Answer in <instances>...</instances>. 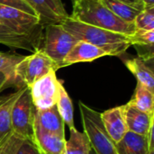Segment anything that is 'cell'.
I'll list each match as a JSON object with an SVG mask.
<instances>
[{
	"mask_svg": "<svg viewBox=\"0 0 154 154\" xmlns=\"http://www.w3.org/2000/svg\"><path fill=\"white\" fill-rule=\"evenodd\" d=\"M44 27L37 15L0 5L1 44L35 52L41 49Z\"/></svg>",
	"mask_w": 154,
	"mask_h": 154,
	"instance_id": "1",
	"label": "cell"
},
{
	"mask_svg": "<svg viewBox=\"0 0 154 154\" xmlns=\"http://www.w3.org/2000/svg\"><path fill=\"white\" fill-rule=\"evenodd\" d=\"M61 25L77 41L93 44L105 51L108 56H121L132 46L129 35L81 23L69 15L61 23Z\"/></svg>",
	"mask_w": 154,
	"mask_h": 154,
	"instance_id": "2",
	"label": "cell"
},
{
	"mask_svg": "<svg viewBox=\"0 0 154 154\" xmlns=\"http://www.w3.org/2000/svg\"><path fill=\"white\" fill-rule=\"evenodd\" d=\"M69 16L79 22L125 35H131L136 30L134 23L122 20L98 0H76Z\"/></svg>",
	"mask_w": 154,
	"mask_h": 154,
	"instance_id": "3",
	"label": "cell"
},
{
	"mask_svg": "<svg viewBox=\"0 0 154 154\" xmlns=\"http://www.w3.org/2000/svg\"><path fill=\"white\" fill-rule=\"evenodd\" d=\"M84 133L96 154H118L116 144L110 138L100 118V113L83 102H79Z\"/></svg>",
	"mask_w": 154,
	"mask_h": 154,
	"instance_id": "4",
	"label": "cell"
},
{
	"mask_svg": "<svg viewBox=\"0 0 154 154\" xmlns=\"http://www.w3.org/2000/svg\"><path fill=\"white\" fill-rule=\"evenodd\" d=\"M59 69V66L42 50H38L29 56H24L15 68L17 88H29L51 70L57 71Z\"/></svg>",
	"mask_w": 154,
	"mask_h": 154,
	"instance_id": "5",
	"label": "cell"
},
{
	"mask_svg": "<svg viewBox=\"0 0 154 154\" xmlns=\"http://www.w3.org/2000/svg\"><path fill=\"white\" fill-rule=\"evenodd\" d=\"M78 41L61 24H49L44 27L42 50L58 66L63 68V60Z\"/></svg>",
	"mask_w": 154,
	"mask_h": 154,
	"instance_id": "6",
	"label": "cell"
},
{
	"mask_svg": "<svg viewBox=\"0 0 154 154\" xmlns=\"http://www.w3.org/2000/svg\"><path fill=\"white\" fill-rule=\"evenodd\" d=\"M34 106L29 88H26L14 103L11 114L12 133L18 137L32 142Z\"/></svg>",
	"mask_w": 154,
	"mask_h": 154,
	"instance_id": "7",
	"label": "cell"
},
{
	"mask_svg": "<svg viewBox=\"0 0 154 154\" xmlns=\"http://www.w3.org/2000/svg\"><path fill=\"white\" fill-rule=\"evenodd\" d=\"M61 84L56 77V71L51 70L29 87L34 108L42 110L55 106Z\"/></svg>",
	"mask_w": 154,
	"mask_h": 154,
	"instance_id": "8",
	"label": "cell"
},
{
	"mask_svg": "<svg viewBox=\"0 0 154 154\" xmlns=\"http://www.w3.org/2000/svg\"><path fill=\"white\" fill-rule=\"evenodd\" d=\"M43 25L61 24L69 17L61 0H25Z\"/></svg>",
	"mask_w": 154,
	"mask_h": 154,
	"instance_id": "9",
	"label": "cell"
},
{
	"mask_svg": "<svg viewBox=\"0 0 154 154\" xmlns=\"http://www.w3.org/2000/svg\"><path fill=\"white\" fill-rule=\"evenodd\" d=\"M32 143L40 154H63L66 139L43 130L33 121Z\"/></svg>",
	"mask_w": 154,
	"mask_h": 154,
	"instance_id": "10",
	"label": "cell"
},
{
	"mask_svg": "<svg viewBox=\"0 0 154 154\" xmlns=\"http://www.w3.org/2000/svg\"><path fill=\"white\" fill-rule=\"evenodd\" d=\"M100 118L105 130L116 144L128 132L123 106H116L100 113Z\"/></svg>",
	"mask_w": 154,
	"mask_h": 154,
	"instance_id": "11",
	"label": "cell"
},
{
	"mask_svg": "<svg viewBox=\"0 0 154 154\" xmlns=\"http://www.w3.org/2000/svg\"><path fill=\"white\" fill-rule=\"evenodd\" d=\"M123 106L128 131L147 137L151 127L153 125L154 115L140 111L129 102Z\"/></svg>",
	"mask_w": 154,
	"mask_h": 154,
	"instance_id": "12",
	"label": "cell"
},
{
	"mask_svg": "<svg viewBox=\"0 0 154 154\" xmlns=\"http://www.w3.org/2000/svg\"><path fill=\"white\" fill-rule=\"evenodd\" d=\"M107 53L100 48L86 42L78 41L63 60L62 67H67L79 62H90Z\"/></svg>",
	"mask_w": 154,
	"mask_h": 154,
	"instance_id": "13",
	"label": "cell"
},
{
	"mask_svg": "<svg viewBox=\"0 0 154 154\" xmlns=\"http://www.w3.org/2000/svg\"><path fill=\"white\" fill-rule=\"evenodd\" d=\"M33 121L43 130L65 137V124L58 112L56 105L42 110L34 108Z\"/></svg>",
	"mask_w": 154,
	"mask_h": 154,
	"instance_id": "14",
	"label": "cell"
},
{
	"mask_svg": "<svg viewBox=\"0 0 154 154\" xmlns=\"http://www.w3.org/2000/svg\"><path fill=\"white\" fill-rule=\"evenodd\" d=\"M26 88L27 87H23L13 93L0 97V144L12 134V109L14 103Z\"/></svg>",
	"mask_w": 154,
	"mask_h": 154,
	"instance_id": "15",
	"label": "cell"
},
{
	"mask_svg": "<svg viewBox=\"0 0 154 154\" xmlns=\"http://www.w3.org/2000/svg\"><path fill=\"white\" fill-rule=\"evenodd\" d=\"M125 64L137 79V82L154 93V75L152 66L139 57L127 59L125 60Z\"/></svg>",
	"mask_w": 154,
	"mask_h": 154,
	"instance_id": "16",
	"label": "cell"
},
{
	"mask_svg": "<svg viewBox=\"0 0 154 154\" xmlns=\"http://www.w3.org/2000/svg\"><path fill=\"white\" fill-rule=\"evenodd\" d=\"M118 154H149L148 139L128 131L123 139L116 143Z\"/></svg>",
	"mask_w": 154,
	"mask_h": 154,
	"instance_id": "17",
	"label": "cell"
},
{
	"mask_svg": "<svg viewBox=\"0 0 154 154\" xmlns=\"http://www.w3.org/2000/svg\"><path fill=\"white\" fill-rule=\"evenodd\" d=\"M23 58V55L14 52L0 51V72L3 73L7 79L6 88L14 87L16 90L18 89L15 79V68Z\"/></svg>",
	"mask_w": 154,
	"mask_h": 154,
	"instance_id": "18",
	"label": "cell"
},
{
	"mask_svg": "<svg viewBox=\"0 0 154 154\" xmlns=\"http://www.w3.org/2000/svg\"><path fill=\"white\" fill-rule=\"evenodd\" d=\"M69 139L65 143L63 154H89L91 145L87 134L79 132L76 127L69 129Z\"/></svg>",
	"mask_w": 154,
	"mask_h": 154,
	"instance_id": "19",
	"label": "cell"
},
{
	"mask_svg": "<svg viewBox=\"0 0 154 154\" xmlns=\"http://www.w3.org/2000/svg\"><path fill=\"white\" fill-rule=\"evenodd\" d=\"M102 5L108 8L116 16L124 21L134 23L135 17L142 12L133 5L121 0H98Z\"/></svg>",
	"mask_w": 154,
	"mask_h": 154,
	"instance_id": "20",
	"label": "cell"
},
{
	"mask_svg": "<svg viewBox=\"0 0 154 154\" xmlns=\"http://www.w3.org/2000/svg\"><path fill=\"white\" fill-rule=\"evenodd\" d=\"M131 105L148 115H154V94L137 82L134 94L129 101Z\"/></svg>",
	"mask_w": 154,
	"mask_h": 154,
	"instance_id": "21",
	"label": "cell"
},
{
	"mask_svg": "<svg viewBox=\"0 0 154 154\" xmlns=\"http://www.w3.org/2000/svg\"><path fill=\"white\" fill-rule=\"evenodd\" d=\"M56 107L64 124L67 125L69 129L75 127L72 101L62 84L60 88V91H59V95H58V98L56 102Z\"/></svg>",
	"mask_w": 154,
	"mask_h": 154,
	"instance_id": "22",
	"label": "cell"
},
{
	"mask_svg": "<svg viewBox=\"0 0 154 154\" xmlns=\"http://www.w3.org/2000/svg\"><path fill=\"white\" fill-rule=\"evenodd\" d=\"M134 24L136 29L145 31L154 30V6L145 7L135 17Z\"/></svg>",
	"mask_w": 154,
	"mask_h": 154,
	"instance_id": "23",
	"label": "cell"
},
{
	"mask_svg": "<svg viewBox=\"0 0 154 154\" xmlns=\"http://www.w3.org/2000/svg\"><path fill=\"white\" fill-rule=\"evenodd\" d=\"M131 45L133 46H149L154 43V30L145 31L136 29L131 35H129Z\"/></svg>",
	"mask_w": 154,
	"mask_h": 154,
	"instance_id": "24",
	"label": "cell"
},
{
	"mask_svg": "<svg viewBox=\"0 0 154 154\" xmlns=\"http://www.w3.org/2000/svg\"><path fill=\"white\" fill-rule=\"evenodd\" d=\"M24 140L13 133L0 144V154H18V151Z\"/></svg>",
	"mask_w": 154,
	"mask_h": 154,
	"instance_id": "25",
	"label": "cell"
},
{
	"mask_svg": "<svg viewBox=\"0 0 154 154\" xmlns=\"http://www.w3.org/2000/svg\"><path fill=\"white\" fill-rule=\"evenodd\" d=\"M0 5H8V6L15 7V8L23 10L26 13H29L31 14L36 15L33 9L24 0H0Z\"/></svg>",
	"mask_w": 154,
	"mask_h": 154,
	"instance_id": "26",
	"label": "cell"
},
{
	"mask_svg": "<svg viewBox=\"0 0 154 154\" xmlns=\"http://www.w3.org/2000/svg\"><path fill=\"white\" fill-rule=\"evenodd\" d=\"M18 154H40L32 142L24 140L18 151Z\"/></svg>",
	"mask_w": 154,
	"mask_h": 154,
	"instance_id": "27",
	"label": "cell"
},
{
	"mask_svg": "<svg viewBox=\"0 0 154 154\" xmlns=\"http://www.w3.org/2000/svg\"><path fill=\"white\" fill-rule=\"evenodd\" d=\"M121 1H124L125 3H128L130 5H134L135 7H137L138 9H140L142 11L145 8L143 3L141 0H121Z\"/></svg>",
	"mask_w": 154,
	"mask_h": 154,
	"instance_id": "28",
	"label": "cell"
},
{
	"mask_svg": "<svg viewBox=\"0 0 154 154\" xmlns=\"http://www.w3.org/2000/svg\"><path fill=\"white\" fill-rule=\"evenodd\" d=\"M6 83H7V79L6 77L0 72V93L5 89L6 88Z\"/></svg>",
	"mask_w": 154,
	"mask_h": 154,
	"instance_id": "29",
	"label": "cell"
},
{
	"mask_svg": "<svg viewBox=\"0 0 154 154\" xmlns=\"http://www.w3.org/2000/svg\"><path fill=\"white\" fill-rule=\"evenodd\" d=\"M145 7H151L154 6V0H141Z\"/></svg>",
	"mask_w": 154,
	"mask_h": 154,
	"instance_id": "30",
	"label": "cell"
},
{
	"mask_svg": "<svg viewBox=\"0 0 154 154\" xmlns=\"http://www.w3.org/2000/svg\"><path fill=\"white\" fill-rule=\"evenodd\" d=\"M89 154H96V153H95V152H94V151H93V150L91 149V151H90V153H89Z\"/></svg>",
	"mask_w": 154,
	"mask_h": 154,
	"instance_id": "31",
	"label": "cell"
},
{
	"mask_svg": "<svg viewBox=\"0 0 154 154\" xmlns=\"http://www.w3.org/2000/svg\"><path fill=\"white\" fill-rule=\"evenodd\" d=\"M149 154H154V151H150V152H149Z\"/></svg>",
	"mask_w": 154,
	"mask_h": 154,
	"instance_id": "32",
	"label": "cell"
},
{
	"mask_svg": "<svg viewBox=\"0 0 154 154\" xmlns=\"http://www.w3.org/2000/svg\"><path fill=\"white\" fill-rule=\"evenodd\" d=\"M71 1H72V3H74V2H75L76 0H71Z\"/></svg>",
	"mask_w": 154,
	"mask_h": 154,
	"instance_id": "33",
	"label": "cell"
},
{
	"mask_svg": "<svg viewBox=\"0 0 154 154\" xmlns=\"http://www.w3.org/2000/svg\"><path fill=\"white\" fill-rule=\"evenodd\" d=\"M24 1H25V0H24Z\"/></svg>",
	"mask_w": 154,
	"mask_h": 154,
	"instance_id": "34",
	"label": "cell"
}]
</instances>
